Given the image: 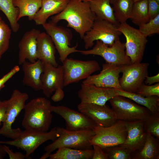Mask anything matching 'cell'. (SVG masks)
<instances>
[{
    "mask_svg": "<svg viewBox=\"0 0 159 159\" xmlns=\"http://www.w3.org/2000/svg\"><path fill=\"white\" fill-rule=\"evenodd\" d=\"M146 132V140L143 148L132 154V159H159L158 140Z\"/></svg>",
    "mask_w": 159,
    "mask_h": 159,
    "instance_id": "cb8c5ba5",
    "label": "cell"
},
{
    "mask_svg": "<svg viewBox=\"0 0 159 159\" xmlns=\"http://www.w3.org/2000/svg\"><path fill=\"white\" fill-rule=\"evenodd\" d=\"M2 20V19H1V16H0V20Z\"/></svg>",
    "mask_w": 159,
    "mask_h": 159,
    "instance_id": "7dc6e473",
    "label": "cell"
},
{
    "mask_svg": "<svg viewBox=\"0 0 159 159\" xmlns=\"http://www.w3.org/2000/svg\"><path fill=\"white\" fill-rule=\"evenodd\" d=\"M40 33L39 30L33 28L23 35L18 44L19 65H21L26 59L30 62L33 63L37 59V38Z\"/></svg>",
    "mask_w": 159,
    "mask_h": 159,
    "instance_id": "ffe728a7",
    "label": "cell"
},
{
    "mask_svg": "<svg viewBox=\"0 0 159 159\" xmlns=\"http://www.w3.org/2000/svg\"><path fill=\"white\" fill-rule=\"evenodd\" d=\"M145 85H151L152 84L159 82V74L158 73L155 75L149 77L147 76L144 81Z\"/></svg>",
    "mask_w": 159,
    "mask_h": 159,
    "instance_id": "7bdbcfd3",
    "label": "cell"
},
{
    "mask_svg": "<svg viewBox=\"0 0 159 159\" xmlns=\"http://www.w3.org/2000/svg\"><path fill=\"white\" fill-rule=\"evenodd\" d=\"M116 94L133 101L136 103L148 109L152 114L159 113V96H153L145 97L136 93L126 92L115 89Z\"/></svg>",
    "mask_w": 159,
    "mask_h": 159,
    "instance_id": "d4e9b609",
    "label": "cell"
},
{
    "mask_svg": "<svg viewBox=\"0 0 159 159\" xmlns=\"http://www.w3.org/2000/svg\"><path fill=\"white\" fill-rule=\"evenodd\" d=\"M42 0H13L14 6L19 9L18 21L24 16H28L29 20H33L35 15L41 7Z\"/></svg>",
    "mask_w": 159,
    "mask_h": 159,
    "instance_id": "83f0119b",
    "label": "cell"
},
{
    "mask_svg": "<svg viewBox=\"0 0 159 159\" xmlns=\"http://www.w3.org/2000/svg\"><path fill=\"white\" fill-rule=\"evenodd\" d=\"M144 128L152 135L159 139V113L152 114L145 120Z\"/></svg>",
    "mask_w": 159,
    "mask_h": 159,
    "instance_id": "e575fe53",
    "label": "cell"
},
{
    "mask_svg": "<svg viewBox=\"0 0 159 159\" xmlns=\"http://www.w3.org/2000/svg\"><path fill=\"white\" fill-rule=\"evenodd\" d=\"M62 63L64 87L85 79L100 69L99 63L95 60L82 61L67 58Z\"/></svg>",
    "mask_w": 159,
    "mask_h": 159,
    "instance_id": "30bf717a",
    "label": "cell"
},
{
    "mask_svg": "<svg viewBox=\"0 0 159 159\" xmlns=\"http://www.w3.org/2000/svg\"><path fill=\"white\" fill-rule=\"evenodd\" d=\"M51 103L45 98H34L26 104L22 126L25 130L48 132L52 118Z\"/></svg>",
    "mask_w": 159,
    "mask_h": 159,
    "instance_id": "7a4b0ae2",
    "label": "cell"
},
{
    "mask_svg": "<svg viewBox=\"0 0 159 159\" xmlns=\"http://www.w3.org/2000/svg\"><path fill=\"white\" fill-rule=\"evenodd\" d=\"M6 153L2 147L1 145H0V159H3L5 157Z\"/></svg>",
    "mask_w": 159,
    "mask_h": 159,
    "instance_id": "ee69618b",
    "label": "cell"
},
{
    "mask_svg": "<svg viewBox=\"0 0 159 159\" xmlns=\"http://www.w3.org/2000/svg\"><path fill=\"white\" fill-rule=\"evenodd\" d=\"M7 105L6 100H0V125L4 121L6 110Z\"/></svg>",
    "mask_w": 159,
    "mask_h": 159,
    "instance_id": "b9f144b4",
    "label": "cell"
},
{
    "mask_svg": "<svg viewBox=\"0 0 159 159\" xmlns=\"http://www.w3.org/2000/svg\"><path fill=\"white\" fill-rule=\"evenodd\" d=\"M54 92V94L51 97L52 101L54 102H57L62 100L64 97V93L62 89L58 88Z\"/></svg>",
    "mask_w": 159,
    "mask_h": 159,
    "instance_id": "60d3db41",
    "label": "cell"
},
{
    "mask_svg": "<svg viewBox=\"0 0 159 159\" xmlns=\"http://www.w3.org/2000/svg\"><path fill=\"white\" fill-rule=\"evenodd\" d=\"M148 8L150 19L159 14V3L156 0H148Z\"/></svg>",
    "mask_w": 159,
    "mask_h": 159,
    "instance_id": "8d00e7d4",
    "label": "cell"
},
{
    "mask_svg": "<svg viewBox=\"0 0 159 159\" xmlns=\"http://www.w3.org/2000/svg\"><path fill=\"white\" fill-rule=\"evenodd\" d=\"M120 68V65L105 63L102 64V69L99 74L91 75L82 83L122 90L119 81Z\"/></svg>",
    "mask_w": 159,
    "mask_h": 159,
    "instance_id": "2e32d148",
    "label": "cell"
},
{
    "mask_svg": "<svg viewBox=\"0 0 159 159\" xmlns=\"http://www.w3.org/2000/svg\"><path fill=\"white\" fill-rule=\"evenodd\" d=\"M96 16L90 8L89 2L69 0L61 12L52 16L51 21L57 23L62 20L67 22V26L73 28L82 39L92 26Z\"/></svg>",
    "mask_w": 159,
    "mask_h": 159,
    "instance_id": "6da1fadb",
    "label": "cell"
},
{
    "mask_svg": "<svg viewBox=\"0 0 159 159\" xmlns=\"http://www.w3.org/2000/svg\"><path fill=\"white\" fill-rule=\"evenodd\" d=\"M109 101L117 120L125 122L145 120L152 114L145 107L122 96L117 95Z\"/></svg>",
    "mask_w": 159,
    "mask_h": 159,
    "instance_id": "8992f818",
    "label": "cell"
},
{
    "mask_svg": "<svg viewBox=\"0 0 159 159\" xmlns=\"http://www.w3.org/2000/svg\"><path fill=\"white\" fill-rule=\"evenodd\" d=\"M116 0H110V3L113 4Z\"/></svg>",
    "mask_w": 159,
    "mask_h": 159,
    "instance_id": "f6af8a7d",
    "label": "cell"
},
{
    "mask_svg": "<svg viewBox=\"0 0 159 159\" xmlns=\"http://www.w3.org/2000/svg\"><path fill=\"white\" fill-rule=\"evenodd\" d=\"M13 0H0V10L5 15L9 23L11 29L14 32H17L20 25L18 17L19 11L13 4Z\"/></svg>",
    "mask_w": 159,
    "mask_h": 159,
    "instance_id": "f1b7e54d",
    "label": "cell"
},
{
    "mask_svg": "<svg viewBox=\"0 0 159 159\" xmlns=\"http://www.w3.org/2000/svg\"><path fill=\"white\" fill-rule=\"evenodd\" d=\"M59 135L57 127H54L46 132L25 130L22 131L16 138L10 141L0 140V144L9 145L24 150L26 152V158H28L41 145L49 140L54 141Z\"/></svg>",
    "mask_w": 159,
    "mask_h": 159,
    "instance_id": "277c9868",
    "label": "cell"
},
{
    "mask_svg": "<svg viewBox=\"0 0 159 159\" xmlns=\"http://www.w3.org/2000/svg\"><path fill=\"white\" fill-rule=\"evenodd\" d=\"M78 110L92 120L96 125L108 127L117 120L114 112L108 106L81 102L77 105Z\"/></svg>",
    "mask_w": 159,
    "mask_h": 159,
    "instance_id": "9a60e30c",
    "label": "cell"
},
{
    "mask_svg": "<svg viewBox=\"0 0 159 159\" xmlns=\"http://www.w3.org/2000/svg\"><path fill=\"white\" fill-rule=\"evenodd\" d=\"M157 2L159 3V0H156Z\"/></svg>",
    "mask_w": 159,
    "mask_h": 159,
    "instance_id": "c3c4849f",
    "label": "cell"
},
{
    "mask_svg": "<svg viewBox=\"0 0 159 159\" xmlns=\"http://www.w3.org/2000/svg\"><path fill=\"white\" fill-rule=\"evenodd\" d=\"M118 30L125 37L126 55L130 58L132 63L141 62L148 42L139 29L135 28L126 22L120 24Z\"/></svg>",
    "mask_w": 159,
    "mask_h": 159,
    "instance_id": "8fae6325",
    "label": "cell"
},
{
    "mask_svg": "<svg viewBox=\"0 0 159 159\" xmlns=\"http://www.w3.org/2000/svg\"><path fill=\"white\" fill-rule=\"evenodd\" d=\"M42 25L51 37L59 54L61 62L62 63L70 54L80 52V50L77 49V43L74 47H70L73 35L70 29L58 26L57 23L51 21Z\"/></svg>",
    "mask_w": 159,
    "mask_h": 159,
    "instance_id": "7c38bea8",
    "label": "cell"
},
{
    "mask_svg": "<svg viewBox=\"0 0 159 159\" xmlns=\"http://www.w3.org/2000/svg\"><path fill=\"white\" fill-rule=\"evenodd\" d=\"M92 147L93 154L92 159H108L107 154L100 147L95 145Z\"/></svg>",
    "mask_w": 159,
    "mask_h": 159,
    "instance_id": "f35d334b",
    "label": "cell"
},
{
    "mask_svg": "<svg viewBox=\"0 0 159 159\" xmlns=\"http://www.w3.org/2000/svg\"><path fill=\"white\" fill-rule=\"evenodd\" d=\"M145 120L133 122L124 121L127 132V138L124 143L120 145L129 150L132 154L140 150L145 143L146 132L144 128Z\"/></svg>",
    "mask_w": 159,
    "mask_h": 159,
    "instance_id": "d6986e66",
    "label": "cell"
},
{
    "mask_svg": "<svg viewBox=\"0 0 159 159\" xmlns=\"http://www.w3.org/2000/svg\"><path fill=\"white\" fill-rule=\"evenodd\" d=\"M102 149L107 154L108 159H132V153L120 145Z\"/></svg>",
    "mask_w": 159,
    "mask_h": 159,
    "instance_id": "d6a6232c",
    "label": "cell"
},
{
    "mask_svg": "<svg viewBox=\"0 0 159 159\" xmlns=\"http://www.w3.org/2000/svg\"><path fill=\"white\" fill-rule=\"evenodd\" d=\"M93 130L95 135L90 142L91 145H97L102 149L123 144L127 136L124 122L120 120L108 127L96 125Z\"/></svg>",
    "mask_w": 159,
    "mask_h": 159,
    "instance_id": "52a82bcc",
    "label": "cell"
},
{
    "mask_svg": "<svg viewBox=\"0 0 159 159\" xmlns=\"http://www.w3.org/2000/svg\"><path fill=\"white\" fill-rule=\"evenodd\" d=\"M24 76L22 82L35 91L42 90L41 76L43 72L44 64L38 59L33 63L26 61L21 65Z\"/></svg>",
    "mask_w": 159,
    "mask_h": 159,
    "instance_id": "44dd1931",
    "label": "cell"
},
{
    "mask_svg": "<svg viewBox=\"0 0 159 159\" xmlns=\"http://www.w3.org/2000/svg\"><path fill=\"white\" fill-rule=\"evenodd\" d=\"M149 65L148 63L141 62L120 65V72L122 75L119 81L122 90L137 93L148 76Z\"/></svg>",
    "mask_w": 159,
    "mask_h": 159,
    "instance_id": "4fadbf2b",
    "label": "cell"
},
{
    "mask_svg": "<svg viewBox=\"0 0 159 159\" xmlns=\"http://www.w3.org/2000/svg\"><path fill=\"white\" fill-rule=\"evenodd\" d=\"M56 48L50 37L45 32H40L37 38V59L44 64H49L57 67L55 57Z\"/></svg>",
    "mask_w": 159,
    "mask_h": 159,
    "instance_id": "7402d4cb",
    "label": "cell"
},
{
    "mask_svg": "<svg viewBox=\"0 0 159 159\" xmlns=\"http://www.w3.org/2000/svg\"><path fill=\"white\" fill-rule=\"evenodd\" d=\"M118 25L106 20L96 19L82 39L85 49L91 48L97 40L101 41L109 46L112 45L122 34L117 29Z\"/></svg>",
    "mask_w": 159,
    "mask_h": 159,
    "instance_id": "9c48e42d",
    "label": "cell"
},
{
    "mask_svg": "<svg viewBox=\"0 0 159 159\" xmlns=\"http://www.w3.org/2000/svg\"><path fill=\"white\" fill-rule=\"evenodd\" d=\"M81 102L103 105L117 95L115 89L82 83L78 92Z\"/></svg>",
    "mask_w": 159,
    "mask_h": 159,
    "instance_id": "e0dca14e",
    "label": "cell"
},
{
    "mask_svg": "<svg viewBox=\"0 0 159 159\" xmlns=\"http://www.w3.org/2000/svg\"><path fill=\"white\" fill-rule=\"evenodd\" d=\"M2 147L6 154H8L10 159H24L26 158L25 155L20 152L14 153L5 144L1 145Z\"/></svg>",
    "mask_w": 159,
    "mask_h": 159,
    "instance_id": "ab89813d",
    "label": "cell"
},
{
    "mask_svg": "<svg viewBox=\"0 0 159 159\" xmlns=\"http://www.w3.org/2000/svg\"><path fill=\"white\" fill-rule=\"evenodd\" d=\"M93 154L92 149H77L66 147L58 149L54 153L51 154L49 159H90Z\"/></svg>",
    "mask_w": 159,
    "mask_h": 159,
    "instance_id": "4316f807",
    "label": "cell"
},
{
    "mask_svg": "<svg viewBox=\"0 0 159 159\" xmlns=\"http://www.w3.org/2000/svg\"><path fill=\"white\" fill-rule=\"evenodd\" d=\"M90 8L96 16V19H103L119 25L114 16V11L110 0H92L89 2Z\"/></svg>",
    "mask_w": 159,
    "mask_h": 159,
    "instance_id": "484cf974",
    "label": "cell"
},
{
    "mask_svg": "<svg viewBox=\"0 0 159 159\" xmlns=\"http://www.w3.org/2000/svg\"><path fill=\"white\" fill-rule=\"evenodd\" d=\"M11 31L4 21L0 20V59L9 49Z\"/></svg>",
    "mask_w": 159,
    "mask_h": 159,
    "instance_id": "1f68e13d",
    "label": "cell"
},
{
    "mask_svg": "<svg viewBox=\"0 0 159 159\" xmlns=\"http://www.w3.org/2000/svg\"><path fill=\"white\" fill-rule=\"evenodd\" d=\"M29 98L28 94L26 92H21L16 89L13 91L10 98L6 100V116L0 129V135L12 140L19 135L22 130L19 128H13L12 125L19 114L24 109L26 102Z\"/></svg>",
    "mask_w": 159,
    "mask_h": 159,
    "instance_id": "5b68a950",
    "label": "cell"
},
{
    "mask_svg": "<svg viewBox=\"0 0 159 159\" xmlns=\"http://www.w3.org/2000/svg\"><path fill=\"white\" fill-rule=\"evenodd\" d=\"M130 19L139 26L149 21L148 0H140L134 2Z\"/></svg>",
    "mask_w": 159,
    "mask_h": 159,
    "instance_id": "f546056e",
    "label": "cell"
},
{
    "mask_svg": "<svg viewBox=\"0 0 159 159\" xmlns=\"http://www.w3.org/2000/svg\"><path fill=\"white\" fill-rule=\"evenodd\" d=\"M69 0H42L41 7L33 20L37 25L46 23L50 16L59 14L66 7Z\"/></svg>",
    "mask_w": 159,
    "mask_h": 159,
    "instance_id": "603a6c76",
    "label": "cell"
},
{
    "mask_svg": "<svg viewBox=\"0 0 159 159\" xmlns=\"http://www.w3.org/2000/svg\"><path fill=\"white\" fill-rule=\"evenodd\" d=\"M125 49V43L122 42L119 38L110 46L101 41L97 40L92 49L80 50V52L85 55L92 54L100 56L104 59L106 63L119 65L131 64V59L126 55Z\"/></svg>",
    "mask_w": 159,
    "mask_h": 159,
    "instance_id": "ba28073f",
    "label": "cell"
},
{
    "mask_svg": "<svg viewBox=\"0 0 159 159\" xmlns=\"http://www.w3.org/2000/svg\"><path fill=\"white\" fill-rule=\"evenodd\" d=\"M51 110L64 119L67 130L77 131L93 130L96 126L92 120L83 113L66 106L52 105Z\"/></svg>",
    "mask_w": 159,
    "mask_h": 159,
    "instance_id": "5bb4252c",
    "label": "cell"
},
{
    "mask_svg": "<svg viewBox=\"0 0 159 159\" xmlns=\"http://www.w3.org/2000/svg\"><path fill=\"white\" fill-rule=\"evenodd\" d=\"M145 37L154 34L159 33V14L148 22L139 26L138 29Z\"/></svg>",
    "mask_w": 159,
    "mask_h": 159,
    "instance_id": "836d02e7",
    "label": "cell"
},
{
    "mask_svg": "<svg viewBox=\"0 0 159 159\" xmlns=\"http://www.w3.org/2000/svg\"><path fill=\"white\" fill-rule=\"evenodd\" d=\"M80 0L82 1H84V2H90L92 0Z\"/></svg>",
    "mask_w": 159,
    "mask_h": 159,
    "instance_id": "bcb514c9",
    "label": "cell"
},
{
    "mask_svg": "<svg viewBox=\"0 0 159 159\" xmlns=\"http://www.w3.org/2000/svg\"><path fill=\"white\" fill-rule=\"evenodd\" d=\"M20 70L18 65L14 66L9 72L0 79V90L4 87L5 83Z\"/></svg>",
    "mask_w": 159,
    "mask_h": 159,
    "instance_id": "74e56055",
    "label": "cell"
},
{
    "mask_svg": "<svg viewBox=\"0 0 159 159\" xmlns=\"http://www.w3.org/2000/svg\"><path fill=\"white\" fill-rule=\"evenodd\" d=\"M136 93L145 97L159 96V82L153 85H148L143 83Z\"/></svg>",
    "mask_w": 159,
    "mask_h": 159,
    "instance_id": "d590c367",
    "label": "cell"
},
{
    "mask_svg": "<svg viewBox=\"0 0 159 159\" xmlns=\"http://www.w3.org/2000/svg\"><path fill=\"white\" fill-rule=\"evenodd\" d=\"M57 128L59 137L44 148L45 152L39 159H45L49 158L52 152L61 147L80 150L92 149V145L90 141L95 135L93 130L73 131L62 127Z\"/></svg>",
    "mask_w": 159,
    "mask_h": 159,
    "instance_id": "3957f363",
    "label": "cell"
},
{
    "mask_svg": "<svg viewBox=\"0 0 159 159\" xmlns=\"http://www.w3.org/2000/svg\"><path fill=\"white\" fill-rule=\"evenodd\" d=\"M134 3L132 0H117L113 4L115 17L120 24L130 19Z\"/></svg>",
    "mask_w": 159,
    "mask_h": 159,
    "instance_id": "4dcf8cb0",
    "label": "cell"
},
{
    "mask_svg": "<svg viewBox=\"0 0 159 159\" xmlns=\"http://www.w3.org/2000/svg\"><path fill=\"white\" fill-rule=\"evenodd\" d=\"M44 64L41 76L42 90L46 97H49L57 89L64 87L63 68L62 65L55 67L49 64Z\"/></svg>",
    "mask_w": 159,
    "mask_h": 159,
    "instance_id": "ac0fdd59",
    "label": "cell"
}]
</instances>
